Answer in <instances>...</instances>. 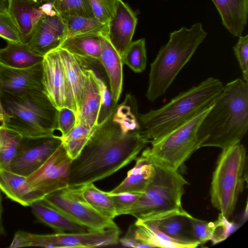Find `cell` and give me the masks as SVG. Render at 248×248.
Listing matches in <instances>:
<instances>
[{
    "mask_svg": "<svg viewBox=\"0 0 248 248\" xmlns=\"http://www.w3.org/2000/svg\"><path fill=\"white\" fill-rule=\"evenodd\" d=\"M112 114L96 126L72 160L69 185H85L108 177L135 160L150 143L140 130L124 133Z\"/></svg>",
    "mask_w": 248,
    "mask_h": 248,
    "instance_id": "1",
    "label": "cell"
},
{
    "mask_svg": "<svg viewBox=\"0 0 248 248\" xmlns=\"http://www.w3.org/2000/svg\"><path fill=\"white\" fill-rule=\"evenodd\" d=\"M248 83L238 78L223 85L198 129L200 148L240 142L248 127Z\"/></svg>",
    "mask_w": 248,
    "mask_h": 248,
    "instance_id": "2",
    "label": "cell"
},
{
    "mask_svg": "<svg viewBox=\"0 0 248 248\" xmlns=\"http://www.w3.org/2000/svg\"><path fill=\"white\" fill-rule=\"evenodd\" d=\"M223 85L220 79L209 77L159 108L139 113L141 134L150 143L159 139L209 108Z\"/></svg>",
    "mask_w": 248,
    "mask_h": 248,
    "instance_id": "3",
    "label": "cell"
},
{
    "mask_svg": "<svg viewBox=\"0 0 248 248\" xmlns=\"http://www.w3.org/2000/svg\"><path fill=\"white\" fill-rule=\"evenodd\" d=\"M207 35L200 22L170 33L168 42L160 48L150 64L145 94L149 101L153 102L165 93Z\"/></svg>",
    "mask_w": 248,
    "mask_h": 248,
    "instance_id": "4",
    "label": "cell"
},
{
    "mask_svg": "<svg viewBox=\"0 0 248 248\" xmlns=\"http://www.w3.org/2000/svg\"><path fill=\"white\" fill-rule=\"evenodd\" d=\"M0 97L6 115L2 125L22 137L52 135L57 130L58 109L43 89L0 93Z\"/></svg>",
    "mask_w": 248,
    "mask_h": 248,
    "instance_id": "5",
    "label": "cell"
},
{
    "mask_svg": "<svg viewBox=\"0 0 248 248\" xmlns=\"http://www.w3.org/2000/svg\"><path fill=\"white\" fill-rule=\"evenodd\" d=\"M151 159L155 168L153 179L126 213L137 219L185 210L182 199L188 182L178 170Z\"/></svg>",
    "mask_w": 248,
    "mask_h": 248,
    "instance_id": "6",
    "label": "cell"
},
{
    "mask_svg": "<svg viewBox=\"0 0 248 248\" xmlns=\"http://www.w3.org/2000/svg\"><path fill=\"white\" fill-rule=\"evenodd\" d=\"M222 150L213 174L210 197L213 206L229 219L247 178L246 148L238 142Z\"/></svg>",
    "mask_w": 248,
    "mask_h": 248,
    "instance_id": "7",
    "label": "cell"
},
{
    "mask_svg": "<svg viewBox=\"0 0 248 248\" xmlns=\"http://www.w3.org/2000/svg\"><path fill=\"white\" fill-rule=\"evenodd\" d=\"M211 107L151 142V147H146L151 158L178 170L194 152L200 148L197 130Z\"/></svg>",
    "mask_w": 248,
    "mask_h": 248,
    "instance_id": "8",
    "label": "cell"
},
{
    "mask_svg": "<svg viewBox=\"0 0 248 248\" xmlns=\"http://www.w3.org/2000/svg\"><path fill=\"white\" fill-rule=\"evenodd\" d=\"M120 231L118 227L102 231L56 232L38 234L17 232L10 248L40 247L49 248H94L118 244Z\"/></svg>",
    "mask_w": 248,
    "mask_h": 248,
    "instance_id": "9",
    "label": "cell"
},
{
    "mask_svg": "<svg viewBox=\"0 0 248 248\" xmlns=\"http://www.w3.org/2000/svg\"><path fill=\"white\" fill-rule=\"evenodd\" d=\"M83 186L68 185L43 199L90 231L118 227L113 220L100 215L88 203L83 194Z\"/></svg>",
    "mask_w": 248,
    "mask_h": 248,
    "instance_id": "10",
    "label": "cell"
},
{
    "mask_svg": "<svg viewBox=\"0 0 248 248\" xmlns=\"http://www.w3.org/2000/svg\"><path fill=\"white\" fill-rule=\"evenodd\" d=\"M62 144L61 137L54 134L23 137L10 171L28 177L40 168Z\"/></svg>",
    "mask_w": 248,
    "mask_h": 248,
    "instance_id": "11",
    "label": "cell"
},
{
    "mask_svg": "<svg viewBox=\"0 0 248 248\" xmlns=\"http://www.w3.org/2000/svg\"><path fill=\"white\" fill-rule=\"evenodd\" d=\"M43 90L58 110L67 107L78 113L74 95L69 87L58 49L48 52L42 62Z\"/></svg>",
    "mask_w": 248,
    "mask_h": 248,
    "instance_id": "12",
    "label": "cell"
},
{
    "mask_svg": "<svg viewBox=\"0 0 248 248\" xmlns=\"http://www.w3.org/2000/svg\"><path fill=\"white\" fill-rule=\"evenodd\" d=\"M72 159L62 144L37 170L27 177L31 186L45 196L69 185Z\"/></svg>",
    "mask_w": 248,
    "mask_h": 248,
    "instance_id": "13",
    "label": "cell"
},
{
    "mask_svg": "<svg viewBox=\"0 0 248 248\" xmlns=\"http://www.w3.org/2000/svg\"><path fill=\"white\" fill-rule=\"evenodd\" d=\"M66 38V26L63 18L58 14L53 16L44 15L26 44L32 51L44 56L60 47Z\"/></svg>",
    "mask_w": 248,
    "mask_h": 248,
    "instance_id": "14",
    "label": "cell"
},
{
    "mask_svg": "<svg viewBox=\"0 0 248 248\" xmlns=\"http://www.w3.org/2000/svg\"><path fill=\"white\" fill-rule=\"evenodd\" d=\"M137 21L136 14L119 0L115 14L108 24L107 38L121 58L132 42Z\"/></svg>",
    "mask_w": 248,
    "mask_h": 248,
    "instance_id": "15",
    "label": "cell"
},
{
    "mask_svg": "<svg viewBox=\"0 0 248 248\" xmlns=\"http://www.w3.org/2000/svg\"><path fill=\"white\" fill-rule=\"evenodd\" d=\"M42 62L24 69L0 64V93H17L27 90L43 89Z\"/></svg>",
    "mask_w": 248,
    "mask_h": 248,
    "instance_id": "16",
    "label": "cell"
},
{
    "mask_svg": "<svg viewBox=\"0 0 248 248\" xmlns=\"http://www.w3.org/2000/svg\"><path fill=\"white\" fill-rule=\"evenodd\" d=\"M40 0H9L8 13L16 24L23 43H27L36 25L45 15Z\"/></svg>",
    "mask_w": 248,
    "mask_h": 248,
    "instance_id": "17",
    "label": "cell"
},
{
    "mask_svg": "<svg viewBox=\"0 0 248 248\" xmlns=\"http://www.w3.org/2000/svg\"><path fill=\"white\" fill-rule=\"evenodd\" d=\"M192 216L185 210L149 217L155 218L160 231L186 248H196L199 243L194 238L189 218ZM148 218V217H147Z\"/></svg>",
    "mask_w": 248,
    "mask_h": 248,
    "instance_id": "18",
    "label": "cell"
},
{
    "mask_svg": "<svg viewBox=\"0 0 248 248\" xmlns=\"http://www.w3.org/2000/svg\"><path fill=\"white\" fill-rule=\"evenodd\" d=\"M57 49L78 112L83 97L86 70L93 59L74 55L61 47Z\"/></svg>",
    "mask_w": 248,
    "mask_h": 248,
    "instance_id": "19",
    "label": "cell"
},
{
    "mask_svg": "<svg viewBox=\"0 0 248 248\" xmlns=\"http://www.w3.org/2000/svg\"><path fill=\"white\" fill-rule=\"evenodd\" d=\"M135 160L134 167L127 172L125 179L110 192L142 194L144 192L155 173L154 164L146 148Z\"/></svg>",
    "mask_w": 248,
    "mask_h": 248,
    "instance_id": "20",
    "label": "cell"
},
{
    "mask_svg": "<svg viewBox=\"0 0 248 248\" xmlns=\"http://www.w3.org/2000/svg\"><path fill=\"white\" fill-rule=\"evenodd\" d=\"M30 206L36 218L40 222L52 229L56 232L90 231L43 199L34 201Z\"/></svg>",
    "mask_w": 248,
    "mask_h": 248,
    "instance_id": "21",
    "label": "cell"
},
{
    "mask_svg": "<svg viewBox=\"0 0 248 248\" xmlns=\"http://www.w3.org/2000/svg\"><path fill=\"white\" fill-rule=\"evenodd\" d=\"M0 190L24 206H30L33 202L45 196L31 186L27 177L3 170H0Z\"/></svg>",
    "mask_w": 248,
    "mask_h": 248,
    "instance_id": "22",
    "label": "cell"
},
{
    "mask_svg": "<svg viewBox=\"0 0 248 248\" xmlns=\"http://www.w3.org/2000/svg\"><path fill=\"white\" fill-rule=\"evenodd\" d=\"M100 107V90L95 78L94 71L90 66L86 70L83 97L77 114V122L89 128H95L97 125Z\"/></svg>",
    "mask_w": 248,
    "mask_h": 248,
    "instance_id": "23",
    "label": "cell"
},
{
    "mask_svg": "<svg viewBox=\"0 0 248 248\" xmlns=\"http://www.w3.org/2000/svg\"><path fill=\"white\" fill-rule=\"evenodd\" d=\"M222 23L234 37L242 35L248 23V0H212Z\"/></svg>",
    "mask_w": 248,
    "mask_h": 248,
    "instance_id": "24",
    "label": "cell"
},
{
    "mask_svg": "<svg viewBox=\"0 0 248 248\" xmlns=\"http://www.w3.org/2000/svg\"><path fill=\"white\" fill-rule=\"evenodd\" d=\"M101 53L99 62L108 77L112 98L117 103L122 91L124 64L121 57L107 37L101 36Z\"/></svg>",
    "mask_w": 248,
    "mask_h": 248,
    "instance_id": "25",
    "label": "cell"
},
{
    "mask_svg": "<svg viewBox=\"0 0 248 248\" xmlns=\"http://www.w3.org/2000/svg\"><path fill=\"white\" fill-rule=\"evenodd\" d=\"M43 59L26 43L7 41L6 47L0 48V64L10 68H28L41 63Z\"/></svg>",
    "mask_w": 248,
    "mask_h": 248,
    "instance_id": "26",
    "label": "cell"
},
{
    "mask_svg": "<svg viewBox=\"0 0 248 248\" xmlns=\"http://www.w3.org/2000/svg\"><path fill=\"white\" fill-rule=\"evenodd\" d=\"M101 36L87 35L67 37L60 47L74 55L99 62L101 53Z\"/></svg>",
    "mask_w": 248,
    "mask_h": 248,
    "instance_id": "27",
    "label": "cell"
},
{
    "mask_svg": "<svg viewBox=\"0 0 248 248\" xmlns=\"http://www.w3.org/2000/svg\"><path fill=\"white\" fill-rule=\"evenodd\" d=\"M67 29V37L97 35L107 37L108 26L94 16H71L63 18Z\"/></svg>",
    "mask_w": 248,
    "mask_h": 248,
    "instance_id": "28",
    "label": "cell"
},
{
    "mask_svg": "<svg viewBox=\"0 0 248 248\" xmlns=\"http://www.w3.org/2000/svg\"><path fill=\"white\" fill-rule=\"evenodd\" d=\"M83 194L88 203L103 217L113 220L118 216L113 199L108 192L90 183L83 186Z\"/></svg>",
    "mask_w": 248,
    "mask_h": 248,
    "instance_id": "29",
    "label": "cell"
},
{
    "mask_svg": "<svg viewBox=\"0 0 248 248\" xmlns=\"http://www.w3.org/2000/svg\"><path fill=\"white\" fill-rule=\"evenodd\" d=\"M22 137L17 131L0 125V170L10 171Z\"/></svg>",
    "mask_w": 248,
    "mask_h": 248,
    "instance_id": "30",
    "label": "cell"
},
{
    "mask_svg": "<svg viewBox=\"0 0 248 248\" xmlns=\"http://www.w3.org/2000/svg\"><path fill=\"white\" fill-rule=\"evenodd\" d=\"M95 128L91 129L77 122L75 126L67 134L61 136L62 145L72 160L80 154Z\"/></svg>",
    "mask_w": 248,
    "mask_h": 248,
    "instance_id": "31",
    "label": "cell"
},
{
    "mask_svg": "<svg viewBox=\"0 0 248 248\" xmlns=\"http://www.w3.org/2000/svg\"><path fill=\"white\" fill-rule=\"evenodd\" d=\"M122 60L123 64L127 65L134 72L144 71L147 64L145 39L141 38L132 42Z\"/></svg>",
    "mask_w": 248,
    "mask_h": 248,
    "instance_id": "32",
    "label": "cell"
},
{
    "mask_svg": "<svg viewBox=\"0 0 248 248\" xmlns=\"http://www.w3.org/2000/svg\"><path fill=\"white\" fill-rule=\"evenodd\" d=\"M51 3L62 18L71 16H94L89 0H52Z\"/></svg>",
    "mask_w": 248,
    "mask_h": 248,
    "instance_id": "33",
    "label": "cell"
},
{
    "mask_svg": "<svg viewBox=\"0 0 248 248\" xmlns=\"http://www.w3.org/2000/svg\"><path fill=\"white\" fill-rule=\"evenodd\" d=\"M94 77L101 95V107L97 120V125L108 117L117 106L113 100L110 91L105 81L94 71Z\"/></svg>",
    "mask_w": 248,
    "mask_h": 248,
    "instance_id": "34",
    "label": "cell"
},
{
    "mask_svg": "<svg viewBox=\"0 0 248 248\" xmlns=\"http://www.w3.org/2000/svg\"><path fill=\"white\" fill-rule=\"evenodd\" d=\"M94 17L107 24L115 14L119 0H89Z\"/></svg>",
    "mask_w": 248,
    "mask_h": 248,
    "instance_id": "35",
    "label": "cell"
},
{
    "mask_svg": "<svg viewBox=\"0 0 248 248\" xmlns=\"http://www.w3.org/2000/svg\"><path fill=\"white\" fill-rule=\"evenodd\" d=\"M189 220L193 236L200 245L211 240L214 228L213 222L201 220L192 216Z\"/></svg>",
    "mask_w": 248,
    "mask_h": 248,
    "instance_id": "36",
    "label": "cell"
},
{
    "mask_svg": "<svg viewBox=\"0 0 248 248\" xmlns=\"http://www.w3.org/2000/svg\"><path fill=\"white\" fill-rule=\"evenodd\" d=\"M0 37L6 41L23 43L20 32L8 12L0 14Z\"/></svg>",
    "mask_w": 248,
    "mask_h": 248,
    "instance_id": "37",
    "label": "cell"
},
{
    "mask_svg": "<svg viewBox=\"0 0 248 248\" xmlns=\"http://www.w3.org/2000/svg\"><path fill=\"white\" fill-rule=\"evenodd\" d=\"M113 199L118 216L126 215L127 211L138 200L141 193L130 192L111 193L108 192Z\"/></svg>",
    "mask_w": 248,
    "mask_h": 248,
    "instance_id": "38",
    "label": "cell"
},
{
    "mask_svg": "<svg viewBox=\"0 0 248 248\" xmlns=\"http://www.w3.org/2000/svg\"><path fill=\"white\" fill-rule=\"evenodd\" d=\"M233 49L242 72L243 79L248 82V34L239 36Z\"/></svg>",
    "mask_w": 248,
    "mask_h": 248,
    "instance_id": "39",
    "label": "cell"
},
{
    "mask_svg": "<svg viewBox=\"0 0 248 248\" xmlns=\"http://www.w3.org/2000/svg\"><path fill=\"white\" fill-rule=\"evenodd\" d=\"M214 223L213 235L211 241L216 244L225 239L236 229V224L229 221L220 213L217 220Z\"/></svg>",
    "mask_w": 248,
    "mask_h": 248,
    "instance_id": "40",
    "label": "cell"
},
{
    "mask_svg": "<svg viewBox=\"0 0 248 248\" xmlns=\"http://www.w3.org/2000/svg\"><path fill=\"white\" fill-rule=\"evenodd\" d=\"M76 123L77 115L73 110L67 107L58 110L57 130L61 132V136L67 134Z\"/></svg>",
    "mask_w": 248,
    "mask_h": 248,
    "instance_id": "41",
    "label": "cell"
},
{
    "mask_svg": "<svg viewBox=\"0 0 248 248\" xmlns=\"http://www.w3.org/2000/svg\"><path fill=\"white\" fill-rule=\"evenodd\" d=\"M9 0H0V14L8 12Z\"/></svg>",
    "mask_w": 248,
    "mask_h": 248,
    "instance_id": "42",
    "label": "cell"
},
{
    "mask_svg": "<svg viewBox=\"0 0 248 248\" xmlns=\"http://www.w3.org/2000/svg\"><path fill=\"white\" fill-rule=\"evenodd\" d=\"M3 207L2 204V197L1 194V191L0 190V235L3 232V227L2 224V213Z\"/></svg>",
    "mask_w": 248,
    "mask_h": 248,
    "instance_id": "43",
    "label": "cell"
},
{
    "mask_svg": "<svg viewBox=\"0 0 248 248\" xmlns=\"http://www.w3.org/2000/svg\"><path fill=\"white\" fill-rule=\"evenodd\" d=\"M5 113L2 104L0 97V121L2 123L5 118Z\"/></svg>",
    "mask_w": 248,
    "mask_h": 248,
    "instance_id": "44",
    "label": "cell"
},
{
    "mask_svg": "<svg viewBox=\"0 0 248 248\" xmlns=\"http://www.w3.org/2000/svg\"><path fill=\"white\" fill-rule=\"evenodd\" d=\"M45 2H51L52 0H40Z\"/></svg>",
    "mask_w": 248,
    "mask_h": 248,
    "instance_id": "45",
    "label": "cell"
}]
</instances>
